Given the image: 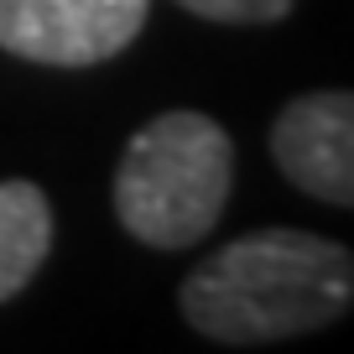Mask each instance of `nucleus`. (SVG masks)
<instances>
[{"instance_id":"obj_1","label":"nucleus","mask_w":354,"mask_h":354,"mask_svg":"<svg viewBox=\"0 0 354 354\" xmlns=\"http://www.w3.org/2000/svg\"><path fill=\"white\" fill-rule=\"evenodd\" d=\"M354 261L308 230H255L183 281V318L214 344H271L344 318Z\"/></svg>"},{"instance_id":"obj_2","label":"nucleus","mask_w":354,"mask_h":354,"mask_svg":"<svg viewBox=\"0 0 354 354\" xmlns=\"http://www.w3.org/2000/svg\"><path fill=\"white\" fill-rule=\"evenodd\" d=\"M230 183L234 141L224 125L193 110H172L131 136L115 167V214L125 234L151 250H188L219 224Z\"/></svg>"},{"instance_id":"obj_3","label":"nucleus","mask_w":354,"mask_h":354,"mask_svg":"<svg viewBox=\"0 0 354 354\" xmlns=\"http://www.w3.org/2000/svg\"><path fill=\"white\" fill-rule=\"evenodd\" d=\"M151 0H0V47L47 68H94L125 53Z\"/></svg>"},{"instance_id":"obj_4","label":"nucleus","mask_w":354,"mask_h":354,"mask_svg":"<svg viewBox=\"0 0 354 354\" xmlns=\"http://www.w3.org/2000/svg\"><path fill=\"white\" fill-rule=\"evenodd\" d=\"M271 156L281 177L339 209L354 203V94H302L271 125Z\"/></svg>"},{"instance_id":"obj_5","label":"nucleus","mask_w":354,"mask_h":354,"mask_svg":"<svg viewBox=\"0 0 354 354\" xmlns=\"http://www.w3.org/2000/svg\"><path fill=\"white\" fill-rule=\"evenodd\" d=\"M53 245V209L47 193L26 177L0 183V302H11L42 271Z\"/></svg>"},{"instance_id":"obj_6","label":"nucleus","mask_w":354,"mask_h":354,"mask_svg":"<svg viewBox=\"0 0 354 354\" xmlns=\"http://www.w3.org/2000/svg\"><path fill=\"white\" fill-rule=\"evenodd\" d=\"M177 6L193 16H209V21H230V26H266L292 11V0H177Z\"/></svg>"}]
</instances>
